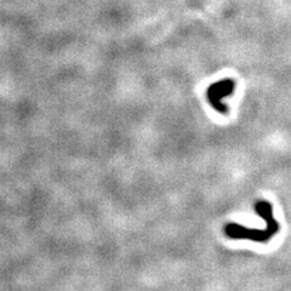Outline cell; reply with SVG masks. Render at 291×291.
<instances>
[{
	"label": "cell",
	"instance_id": "obj_1",
	"mask_svg": "<svg viewBox=\"0 0 291 291\" xmlns=\"http://www.w3.org/2000/svg\"><path fill=\"white\" fill-rule=\"evenodd\" d=\"M255 210L261 217L265 220L266 229H256L248 228L238 223H228L225 226V233L230 239H249L257 243H267L272 239L279 230V223L273 216V208L267 200H257L255 204Z\"/></svg>",
	"mask_w": 291,
	"mask_h": 291
},
{
	"label": "cell",
	"instance_id": "obj_2",
	"mask_svg": "<svg viewBox=\"0 0 291 291\" xmlns=\"http://www.w3.org/2000/svg\"><path fill=\"white\" fill-rule=\"evenodd\" d=\"M235 90V82L233 79H223L214 83L208 89V100L210 104L218 113L226 114L228 112V107L222 102L223 97L229 96Z\"/></svg>",
	"mask_w": 291,
	"mask_h": 291
}]
</instances>
